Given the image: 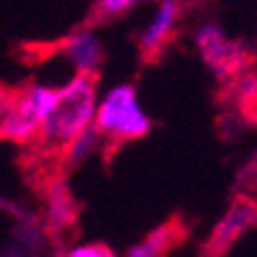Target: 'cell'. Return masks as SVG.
<instances>
[{
    "label": "cell",
    "mask_w": 257,
    "mask_h": 257,
    "mask_svg": "<svg viewBox=\"0 0 257 257\" xmlns=\"http://www.w3.org/2000/svg\"><path fill=\"white\" fill-rule=\"evenodd\" d=\"M98 103V75L77 72L64 88L54 90V100L47 116L41 118L39 132L31 139V155L36 160L64 162L72 142L90 128Z\"/></svg>",
    "instance_id": "obj_1"
},
{
    "label": "cell",
    "mask_w": 257,
    "mask_h": 257,
    "mask_svg": "<svg viewBox=\"0 0 257 257\" xmlns=\"http://www.w3.org/2000/svg\"><path fill=\"white\" fill-rule=\"evenodd\" d=\"M149 116L142 111L137 90L132 85H118L111 93H105L100 103H95V113L90 128L95 142L121 147L126 142L142 139L149 132Z\"/></svg>",
    "instance_id": "obj_2"
},
{
    "label": "cell",
    "mask_w": 257,
    "mask_h": 257,
    "mask_svg": "<svg viewBox=\"0 0 257 257\" xmlns=\"http://www.w3.org/2000/svg\"><path fill=\"white\" fill-rule=\"evenodd\" d=\"M178 18H180V0H160V6L149 21V26L142 34V54L147 59H155L162 47L170 41L175 26H178Z\"/></svg>",
    "instance_id": "obj_3"
},
{
    "label": "cell",
    "mask_w": 257,
    "mask_h": 257,
    "mask_svg": "<svg viewBox=\"0 0 257 257\" xmlns=\"http://www.w3.org/2000/svg\"><path fill=\"white\" fill-rule=\"evenodd\" d=\"M64 54L75 64L77 72L98 75L100 64H103V44L98 36H93L88 31H80L64 41Z\"/></svg>",
    "instance_id": "obj_4"
},
{
    "label": "cell",
    "mask_w": 257,
    "mask_h": 257,
    "mask_svg": "<svg viewBox=\"0 0 257 257\" xmlns=\"http://www.w3.org/2000/svg\"><path fill=\"white\" fill-rule=\"evenodd\" d=\"M198 47L203 57L216 67L219 72H231L237 67V49L229 44V39L216 29V26H203L198 31Z\"/></svg>",
    "instance_id": "obj_5"
},
{
    "label": "cell",
    "mask_w": 257,
    "mask_h": 257,
    "mask_svg": "<svg viewBox=\"0 0 257 257\" xmlns=\"http://www.w3.org/2000/svg\"><path fill=\"white\" fill-rule=\"evenodd\" d=\"M252 213H254V208H252V203L249 201H244V203H237L229 213H226V219L221 221V226H219V231L213 234V242L211 244H216V252H221V249H226L234 239L239 237V234L252 224Z\"/></svg>",
    "instance_id": "obj_6"
},
{
    "label": "cell",
    "mask_w": 257,
    "mask_h": 257,
    "mask_svg": "<svg viewBox=\"0 0 257 257\" xmlns=\"http://www.w3.org/2000/svg\"><path fill=\"white\" fill-rule=\"evenodd\" d=\"M173 224H165L162 229H157L155 234H149V237L142 242V247H134V249H128V254H134V257H152V254H162L170 249V244H175L180 239V234L175 237L173 234Z\"/></svg>",
    "instance_id": "obj_7"
},
{
    "label": "cell",
    "mask_w": 257,
    "mask_h": 257,
    "mask_svg": "<svg viewBox=\"0 0 257 257\" xmlns=\"http://www.w3.org/2000/svg\"><path fill=\"white\" fill-rule=\"evenodd\" d=\"M134 3L139 0H95V8H93V21H111L121 13H126Z\"/></svg>",
    "instance_id": "obj_8"
},
{
    "label": "cell",
    "mask_w": 257,
    "mask_h": 257,
    "mask_svg": "<svg viewBox=\"0 0 257 257\" xmlns=\"http://www.w3.org/2000/svg\"><path fill=\"white\" fill-rule=\"evenodd\" d=\"M16 116V90L0 88V139L8 142V132Z\"/></svg>",
    "instance_id": "obj_9"
},
{
    "label": "cell",
    "mask_w": 257,
    "mask_h": 257,
    "mask_svg": "<svg viewBox=\"0 0 257 257\" xmlns=\"http://www.w3.org/2000/svg\"><path fill=\"white\" fill-rule=\"evenodd\" d=\"M70 254L72 257H111V249L108 247H103V244H90V247H75V249H70Z\"/></svg>",
    "instance_id": "obj_10"
}]
</instances>
